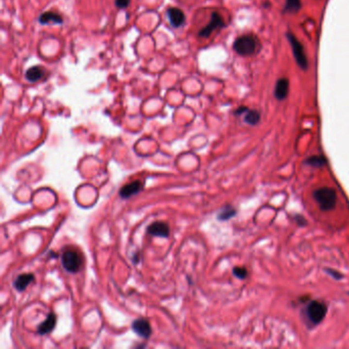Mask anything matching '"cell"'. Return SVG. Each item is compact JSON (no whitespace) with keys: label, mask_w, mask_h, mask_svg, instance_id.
<instances>
[{"label":"cell","mask_w":349,"mask_h":349,"mask_svg":"<svg viewBox=\"0 0 349 349\" xmlns=\"http://www.w3.org/2000/svg\"><path fill=\"white\" fill-rule=\"evenodd\" d=\"M233 50L242 56H249L259 50V40L256 36L246 34L238 37L233 42Z\"/></svg>","instance_id":"obj_1"},{"label":"cell","mask_w":349,"mask_h":349,"mask_svg":"<svg viewBox=\"0 0 349 349\" xmlns=\"http://www.w3.org/2000/svg\"><path fill=\"white\" fill-rule=\"evenodd\" d=\"M315 198L324 211L332 210L336 206L337 195L331 187H320L315 192Z\"/></svg>","instance_id":"obj_2"},{"label":"cell","mask_w":349,"mask_h":349,"mask_svg":"<svg viewBox=\"0 0 349 349\" xmlns=\"http://www.w3.org/2000/svg\"><path fill=\"white\" fill-rule=\"evenodd\" d=\"M62 263L65 269L69 272H77L82 264L80 254L75 250H66L62 255Z\"/></svg>","instance_id":"obj_3"},{"label":"cell","mask_w":349,"mask_h":349,"mask_svg":"<svg viewBox=\"0 0 349 349\" xmlns=\"http://www.w3.org/2000/svg\"><path fill=\"white\" fill-rule=\"evenodd\" d=\"M288 39L289 42L292 46V50H293V53L296 59V62L298 64L299 67L303 70H306L308 68V61H307V56L304 52V49L301 42L296 38L294 36V34L292 33H288Z\"/></svg>","instance_id":"obj_4"},{"label":"cell","mask_w":349,"mask_h":349,"mask_svg":"<svg viewBox=\"0 0 349 349\" xmlns=\"http://www.w3.org/2000/svg\"><path fill=\"white\" fill-rule=\"evenodd\" d=\"M327 314V306L320 301H313L307 306V316L310 322L316 325L324 319Z\"/></svg>","instance_id":"obj_5"},{"label":"cell","mask_w":349,"mask_h":349,"mask_svg":"<svg viewBox=\"0 0 349 349\" xmlns=\"http://www.w3.org/2000/svg\"><path fill=\"white\" fill-rule=\"evenodd\" d=\"M225 26L224 21L222 17L218 14V13H212L211 15V18L210 22L208 23L206 27H204L203 29L199 32V37H203V38H208V37L217 29H220V28H223Z\"/></svg>","instance_id":"obj_6"},{"label":"cell","mask_w":349,"mask_h":349,"mask_svg":"<svg viewBox=\"0 0 349 349\" xmlns=\"http://www.w3.org/2000/svg\"><path fill=\"white\" fill-rule=\"evenodd\" d=\"M167 17L171 26L174 28H179L185 23V15L183 9L178 7H169L167 9Z\"/></svg>","instance_id":"obj_7"},{"label":"cell","mask_w":349,"mask_h":349,"mask_svg":"<svg viewBox=\"0 0 349 349\" xmlns=\"http://www.w3.org/2000/svg\"><path fill=\"white\" fill-rule=\"evenodd\" d=\"M132 329L141 338H149L150 333H152V328H150L149 322L145 318H138L134 320L133 324H132Z\"/></svg>","instance_id":"obj_8"},{"label":"cell","mask_w":349,"mask_h":349,"mask_svg":"<svg viewBox=\"0 0 349 349\" xmlns=\"http://www.w3.org/2000/svg\"><path fill=\"white\" fill-rule=\"evenodd\" d=\"M148 233L150 234L155 235V237L167 238L169 235V233H170V230H169V226L167 223L162 221H157L149 226Z\"/></svg>","instance_id":"obj_9"},{"label":"cell","mask_w":349,"mask_h":349,"mask_svg":"<svg viewBox=\"0 0 349 349\" xmlns=\"http://www.w3.org/2000/svg\"><path fill=\"white\" fill-rule=\"evenodd\" d=\"M289 80L287 78H281L277 81L275 87V97L279 100H285L289 93Z\"/></svg>","instance_id":"obj_10"},{"label":"cell","mask_w":349,"mask_h":349,"mask_svg":"<svg viewBox=\"0 0 349 349\" xmlns=\"http://www.w3.org/2000/svg\"><path fill=\"white\" fill-rule=\"evenodd\" d=\"M141 187H143L141 183L139 181H135L124 185L120 190L119 194L123 199H128V198H130L131 196L137 194L141 190Z\"/></svg>","instance_id":"obj_11"},{"label":"cell","mask_w":349,"mask_h":349,"mask_svg":"<svg viewBox=\"0 0 349 349\" xmlns=\"http://www.w3.org/2000/svg\"><path fill=\"white\" fill-rule=\"evenodd\" d=\"M39 23L41 25H49V24H55V25H62L64 23L63 17L61 15L55 12H45L39 17Z\"/></svg>","instance_id":"obj_12"},{"label":"cell","mask_w":349,"mask_h":349,"mask_svg":"<svg viewBox=\"0 0 349 349\" xmlns=\"http://www.w3.org/2000/svg\"><path fill=\"white\" fill-rule=\"evenodd\" d=\"M44 76V69L41 66H34L26 71L25 77L29 82H37Z\"/></svg>","instance_id":"obj_13"},{"label":"cell","mask_w":349,"mask_h":349,"mask_svg":"<svg viewBox=\"0 0 349 349\" xmlns=\"http://www.w3.org/2000/svg\"><path fill=\"white\" fill-rule=\"evenodd\" d=\"M34 281V276L32 273H24V275L18 276L15 281V288L18 292H23L29 286L31 282Z\"/></svg>","instance_id":"obj_14"},{"label":"cell","mask_w":349,"mask_h":349,"mask_svg":"<svg viewBox=\"0 0 349 349\" xmlns=\"http://www.w3.org/2000/svg\"><path fill=\"white\" fill-rule=\"evenodd\" d=\"M55 322H56V317L54 314H50L47 316V318L38 327V333L40 335L50 333L55 326Z\"/></svg>","instance_id":"obj_15"},{"label":"cell","mask_w":349,"mask_h":349,"mask_svg":"<svg viewBox=\"0 0 349 349\" xmlns=\"http://www.w3.org/2000/svg\"><path fill=\"white\" fill-rule=\"evenodd\" d=\"M260 121V114L257 111L248 110L246 112V116H245V122L249 125H256Z\"/></svg>","instance_id":"obj_16"},{"label":"cell","mask_w":349,"mask_h":349,"mask_svg":"<svg viewBox=\"0 0 349 349\" xmlns=\"http://www.w3.org/2000/svg\"><path fill=\"white\" fill-rule=\"evenodd\" d=\"M301 8L300 0H286L285 9L289 13H297Z\"/></svg>","instance_id":"obj_17"},{"label":"cell","mask_w":349,"mask_h":349,"mask_svg":"<svg viewBox=\"0 0 349 349\" xmlns=\"http://www.w3.org/2000/svg\"><path fill=\"white\" fill-rule=\"evenodd\" d=\"M307 163L313 165L314 167H320L325 164V159L323 157H311L307 160Z\"/></svg>","instance_id":"obj_18"},{"label":"cell","mask_w":349,"mask_h":349,"mask_svg":"<svg viewBox=\"0 0 349 349\" xmlns=\"http://www.w3.org/2000/svg\"><path fill=\"white\" fill-rule=\"evenodd\" d=\"M235 214V211L234 209L233 208H226V209H223L219 215H218V218L220 220H226V219H230L232 216H233Z\"/></svg>","instance_id":"obj_19"},{"label":"cell","mask_w":349,"mask_h":349,"mask_svg":"<svg viewBox=\"0 0 349 349\" xmlns=\"http://www.w3.org/2000/svg\"><path fill=\"white\" fill-rule=\"evenodd\" d=\"M233 275L239 279H245L247 277V270L243 267H235L233 269Z\"/></svg>","instance_id":"obj_20"},{"label":"cell","mask_w":349,"mask_h":349,"mask_svg":"<svg viewBox=\"0 0 349 349\" xmlns=\"http://www.w3.org/2000/svg\"><path fill=\"white\" fill-rule=\"evenodd\" d=\"M131 0H115V5L120 9H125L129 6Z\"/></svg>","instance_id":"obj_21"}]
</instances>
